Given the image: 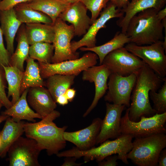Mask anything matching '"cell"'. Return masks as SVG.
I'll return each instance as SVG.
<instances>
[{"label":"cell","instance_id":"1","mask_svg":"<svg viewBox=\"0 0 166 166\" xmlns=\"http://www.w3.org/2000/svg\"><path fill=\"white\" fill-rule=\"evenodd\" d=\"M136 81L131 95L128 116L130 120L139 121L142 116L149 117L156 113L149 100L151 90L158 91L166 78L156 74L146 64L136 74Z\"/></svg>","mask_w":166,"mask_h":166},{"label":"cell","instance_id":"2","mask_svg":"<svg viewBox=\"0 0 166 166\" xmlns=\"http://www.w3.org/2000/svg\"><path fill=\"white\" fill-rule=\"evenodd\" d=\"M60 115L55 110L38 122H25L24 125L26 137L34 140L41 151L45 150L49 156L56 155L66 145L63 133L67 126L59 127L53 122Z\"/></svg>","mask_w":166,"mask_h":166},{"label":"cell","instance_id":"3","mask_svg":"<svg viewBox=\"0 0 166 166\" xmlns=\"http://www.w3.org/2000/svg\"><path fill=\"white\" fill-rule=\"evenodd\" d=\"M158 11L149 8L139 12L130 20L126 34L130 42L138 45H150L163 41V26L158 18Z\"/></svg>","mask_w":166,"mask_h":166},{"label":"cell","instance_id":"4","mask_svg":"<svg viewBox=\"0 0 166 166\" xmlns=\"http://www.w3.org/2000/svg\"><path fill=\"white\" fill-rule=\"evenodd\" d=\"M132 139L130 135L121 134L113 140H105L98 147H93L84 151L73 147L71 149L59 152L58 156L59 157H74L77 159L83 157L85 163L94 160L98 162L108 156L117 154L118 160L128 164L127 155L132 148Z\"/></svg>","mask_w":166,"mask_h":166},{"label":"cell","instance_id":"5","mask_svg":"<svg viewBox=\"0 0 166 166\" xmlns=\"http://www.w3.org/2000/svg\"><path fill=\"white\" fill-rule=\"evenodd\" d=\"M166 147L165 133L135 138L127 158L138 166H157L159 155Z\"/></svg>","mask_w":166,"mask_h":166},{"label":"cell","instance_id":"6","mask_svg":"<svg viewBox=\"0 0 166 166\" xmlns=\"http://www.w3.org/2000/svg\"><path fill=\"white\" fill-rule=\"evenodd\" d=\"M129 111L128 108L124 115L121 118V134L129 135L133 138H137L159 133H166V112L156 113L149 117L142 116L139 121L134 122L129 119Z\"/></svg>","mask_w":166,"mask_h":166},{"label":"cell","instance_id":"7","mask_svg":"<svg viewBox=\"0 0 166 166\" xmlns=\"http://www.w3.org/2000/svg\"><path fill=\"white\" fill-rule=\"evenodd\" d=\"M98 59L95 53L88 52L75 59L55 63H38L40 75L44 79L56 74L77 76L83 71L96 65Z\"/></svg>","mask_w":166,"mask_h":166},{"label":"cell","instance_id":"8","mask_svg":"<svg viewBox=\"0 0 166 166\" xmlns=\"http://www.w3.org/2000/svg\"><path fill=\"white\" fill-rule=\"evenodd\" d=\"M125 48L142 60L159 76L166 77V49L163 41L147 45H138L130 42Z\"/></svg>","mask_w":166,"mask_h":166},{"label":"cell","instance_id":"9","mask_svg":"<svg viewBox=\"0 0 166 166\" xmlns=\"http://www.w3.org/2000/svg\"><path fill=\"white\" fill-rule=\"evenodd\" d=\"M53 25L55 35L52 43L54 52L51 63H57L79 58V53L73 52L71 48V41L75 36L73 25H68L59 17Z\"/></svg>","mask_w":166,"mask_h":166},{"label":"cell","instance_id":"10","mask_svg":"<svg viewBox=\"0 0 166 166\" xmlns=\"http://www.w3.org/2000/svg\"><path fill=\"white\" fill-rule=\"evenodd\" d=\"M102 64L105 65L111 73L127 76L136 74L145 63L123 47L108 53Z\"/></svg>","mask_w":166,"mask_h":166},{"label":"cell","instance_id":"11","mask_svg":"<svg viewBox=\"0 0 166 166\" xmlns=\"http://www.w3.org/2000/svg\"><path fill=\"white\" fill-rule=\"evenodd\" d=\"M41 151L34 140L21 136L8 150L9 165L40 166L38 158Z\"/></svg>","mask_w":166,"mask_h":166},{"label":"cell","instance_id":"12","mask_svg":"<svg viewBox=\"0 0 166 166\" xmlns=\"http://www.w3.org/2000/svg\"><path fill=\"white\" fill-rule=\"evenodd\" d=\"M109 78L108 91L104 97L105 101L129 108L131 95L136 81V74L133 73L122 76L112 73Z\"/></svg>","mask_w":166,"mask_h":166},{"label":"cell","instance_id":"13","mask_svg":"<svg viewBox=\"0 0 166 166\" xmlns=\"http://www.w3.org/2000/svg\"><path fill=\"white\" fill-rule=\"evenodd\" d=\"M99 17L90 26L86 33L79 40L71 42V48L74 53L80 48L86 46L92 48L96 46V36L99 31L105 28L106 23L110 19L115 18H120L124 15L121 9H117L110 2L101 12Z\"/></svg>","mask_w":166,"mask_h":166},{"label":"cell","instance_id":"14","mask_svg":"<svg viewBox=\"0 0 166 166\" xmlns=\"http://www.w3.org/2000/svg\"><path fill=\"white\" fill-rule=\"evenodd\" d=\"M125 107L123 105L106 103V113L102 120L96 144H101L109 139H116L121 135V116Z\"/></svg>","mask_w":166,"mask_h":166},{"label":"cell","instance_id":"15","mask_svg":"<svg viewBox=\"0 0 166 166\" xmlns=\"http://www.w3.org/2000/svg\"><path fill=\"white\" fill-rule=\"evenodd\" d=\"M111 72L105 65H94L83 71L82 79L84 81L93 82L95 93L93 101L83 114L86 117L96 107L100 99L105 94L108 89L107 80Z\"/></svg>","mask_w":166,"mask_h":166},{"label":"cell","instance_id":"16","mask_svg":"<svg viewBox=\"0 0 166 166\" xmlns=\"http://www.w3.org/2000/svg\"><path fill=\"white\" fill-rule=\"evenodd\" d=\"M102 120L97 117L93 119L90 125L83 129L73 132L65 131L63 137L66 141L74 144L80 150H89L96 144Z\"/></svg>","mask_w":166,"mask_h":166},{"label":"cell","instance_id":"17","mask_svg":"<svg viewBox=\"0 0 166 166\" xmlns=\"http://www.w3.org/2000/svg\"><path fill=\"white\" fill-rule=\"evenodd\" d=\"M87 9L80 1L70 4L59 17L71 24L74 27L75 36L85 35L92 24L87 15Z\"/></svg>","mask_w":166,"mask_h":166},{"label":"cell","instance_id":"18","mask_svg":"<svg viewBox=\"0 0 166 166\" xmlns=\"http://www.w3.org/2000/svg\"><path fill=\"white\" fill-rule=\"evenodd\" d=\"M26 98L30 106L42 119L55 110L57 106L48 90L44 87L29 88Z\"/></svg>","mask_w":166,"mask_h":166},{"label":"cell","instance_id":"19","mask_svg":"<svg viewBox=\"0 0 166 166\" xmlns=\"http://www.w3.org/2000/svg\"><path fill=\"white\" fill-rule=\"evenodd\" d=\"M166 0H131L126 8L121 9L125 15L117 22L121 29V32L126 34L128 23L131 19L140 12L152 8L158 11L163 8Z\"/></svg>","mask_w":166,"mask_h":166},{"label":"cell","instance_id":"20","mask_svg":"<svg viewBox=\"0 0 166 166\" xmlns=\"http://www.w3.org/2000/svg\"><path fill=\"white\" fill-rule=\"evenodd\" d=\"M0 27L6 44V49L11 55L14 52L15 36L22 24L17 18L14 8L0 11Z\"/></svg>","mask_w":166,"mask_h":166},{"label":"cell","instance_id":"21","mask_svg":"<svg viewBox=\"0 0 166 166\" xmlns=\"http://www.w3.org/2000/svg\"><path fill=\"white\" fill-rule=\"evenodd\" d=\"M6 120L4 127L0 132L1 158H4L6 156L11 145L24 133V121L15 122L10 117Z\"/></svg>","mask_w":166,"mask_h":166},{"label":"cell","instance_id":"22","mask_svg":"<svg viewBox=\"0 0 166 166\" xmlns=\"http://www.w3.org/2000/svg\"><path fill=\"white\" fill-rule=\"evenodd\" d=\"M28 89H26L19 99L10 108L6 109L2 114L11 117L16 122L26 120L34 122L35 118L42 119V117L32 110L28 105L26 98Z\"/></svg>","mask_w":166,"mask_h":166},{"label":"cell","instance_id":"23","mask_svg":"<svg viewBox=\"0 0 166 166\" xmlns=\"http://www.w3.org/2000/svg\"><path fill=\"white\" fill-rule=\"evenodd\" d=\"M25 30L29 45L39 42L52 43L55 30L53 24L42 23L26 24Z\"/></svg>","mask_w":166,"mask_h":166},{"label":"cell","instance_id":"24","mask_svg":"<svg viewBox=\"0 0 166 166\" xmlns=\"http://www.w3.org/2000/svg\"><path fill=\"white\" fill-rule=\"evenodd\" d=\"M26 3L30 7L49 17L53 24L70 4L65 0H32Z\"/></svg>","mask_w":166,"mask_h":166},{"label":"cell","instance_id":"25","mask_svg":"<svg viewBox=\"0 0 166 166\" xmlns=\"http://www.w3.org/2000/svg\"><path fill=\"white\" fill-rule=\"evenodd\" d=\"M130 42V39L126 34L117 32L112 39L102 45L92 48L82 47L79 49L82 51H91L95 53L98 56L101 65L108 53Z\"/></svg>","mask_w":166,"mask_h":166},{"label":"cell","instance_id":"26","mask_svg":"<svg viewBox=\"0 0 166 166\" xmlns=\"http://www.w3.org/2000/svg\"><path fill=\"white\" fill-rule=\"evenodd\" d=\"M27 64L21 83V95L26 89L35 87H44L45 82L41 77L38 63L29 56L26 60Z\"/></svg>","mask_w":166,"mask_h":166},{"label":"cell","instance_id":"27","mask_svg":"<svg viewBox=\"0 0 166 166\" xmlns=\"http://www.w3.org/2000/svg\"><path fill=\"white\" fill-rule=\"evenodd\" d=\"M76 76L74 75L56 74L46 79L45 86L55 102L58 97L65 94L74 84Z\"/></svg>","mask_w":166,"mask_h":166},{"label":"cell","instance_id":"28","mask_svg":"<svg viewBox=\"0 0 166 166\" xmlns=\"http://www.w3.org/2000/svg\"><path fill=\"white\" fill-rule=\"evenodd\" d=\"M21 26L18 34L17 48L10 57V66H15L24 72V62L29 56L30 46L25 34V25Z\"/></svg>","mask_w":166,"mask_h":166},{"label":"cell","instance_id":"29","mask_svg":"<svg viewBox=\"0 0 166 166\" xmlns=\"http://www.w3.org/2000/svg\"><path fill=\"white\" fill-rule=\"evenodd\" d=\"M14 8L17 18L22 24L42 23L53 24L49 17L30 7L26 2L20 3Z\"/></svg>","mask_w":166,"mask_h":166},{"label":"cell","instance_id":"30","mask_svg":"<svg viewBox=\"0 0 166 166\" xmlns=\"http://www.w3.org/2000/svg\"><path fill=\"white\" fill-rule=\"evenodd\" d=\"M1 65L5 71L8 85L7 96L8 98L11 97L13 105L20 97V86L24 72L14 66Z\"/></svg>","mask_w":166,"mask_h":166},{"label":"cell","instance_id":"31","mask_svg":"<svg viewBox=\"0 0 166 166\" xmlns=\"http://www.w3.org/2000/svg\"><path fill=\"white\" fill-rule=\"evenodd\" d=\"M54 51V47L51 43L38 42L30 46L29 56L39 62L51 63Z\"/></svg>","mask_w":166,"mask_h":166},{"label":"cell","instance_id":"32","mask_svg":"<svg viewBox=\"0 0 166 166\" xmlns=\"http://www.w3.org/2000/svg\"><path fill=\"white\" fill-rule=\"evenodd\" d=\"M158 91L157 93L151 90L149 97L153 103V108L156 113L162 114L166 112V80Z\"/></svg>","mask_w":166,"mask_h":166},{"label":"cell","instance_id":"33","mask_svg":"<svg viewBox=\"0 0 166 166\" xmlns=\"http://www.w3.org/2000/svg\"><path fill=\"white\" fill-rule=\"evenodd\" d=\"M91 12L92 23L98 18L103 9L107 6L109 0H80Z\"/></svg>","mask_w":166,"mask_h":166},{"label":"cell","instance_id":"34","mask_svg":"<svg viewBox=\"0 0 166 166\" xmlns=\"http://www.w3.org/2000/svg\"><path fill=\"white\" fill-rule=\"evenodd\" d=\"M6 80L4 69L0 64V101L6 109L10 108L13 105L7 97L5 89Z\"/></svg>","mask_w":166,"mask_h":166},{"label":"cell","instance_id":"35","mask_svg":"<svg viewBox=\"0 0 166 166\" xmlns=\"http://www.w3.org/2000/svg\"><path fill=\"white\" fill-rule=\"evenodd\" d=\"M3 34L0 27V64L4 66H10L11 54L4 46Z\"/></svg>","mask_w":166,"mask_h":166},{"label":"cell","instance_id":"36","mask_svg":"<svg viewBox=\"0 0 166 166\" xmlns=\"http://www.w3.org/2000/svg\"><path fill=\"white\" fill-rule=\"evenodd\" d=\"M32 0H1L0 1V11L13 9L17 5L27 2Z\"/></svg>","mask_w":166,"mask_h":166},{"label":"cell","instance_id":"37","mask_svg":"<svg viewBox=\"0 0 166 166\" xmlns=\"http://www.w3.org/2000/svg\"><path fill=\"white\" fill-rule=\"evenodd\" d=\"M118 160L117 155L114 154L105 157L102 161L98 162L99 166H116L118 165L117 160Z\"/></svg>","mask_w":166,"mask_h":166},{"label":"cell","instance_id":"38","mask_svg":"<svg viewBox=\"0 0 166 166\" xmlns=\"http://www.w3.org/2000/svg\"><path fill=\"white\" fill-rule=\"evenodd\" d=\"M117 8L124 9L126 8L129 2V0H109Z\"/></svg>","mask_w":166,"mask_h":166},{"label":"cell","instance_id":"39","mask_svg":"<svg viewBox=\"0 0 166 166\" xmlns=\"http://www.w3.org/2000/svg\"><path fill=\"white\" fill-rule=\"evenodd\" d=\"M64 159V163L61 165V166H80L83 163H77L76 161L77 159L74 157H66Z\"/></svg>","mask_w":166,"mask_h":166},{"label":"cell","instance_id":"40","mask_svg":"<svg viewBox=\"0 0 166 166\" xmlns=\"http://www.w3.org/2000/svg\"><path fill=\"white\" fill-rule=\"evenodd\" d=\"M158 166H166V149L164 148L160 152L158 158Z\"/></svg>","mask_w":166,"mask_h":166},{"label":"cell","instance_id":"41","mask_svg":"<svg viewBox=\"0 0 166 166\" xmlns=\"http://www.w3.org/2000/svg\"><path fill=\"white\" fill-rule=\"evenodd\" d=\"M76 91L73 89L70 88L68 89L66 91L65 94L69 101H72L75 96Z\"/></svg>","mask_w":166,"mask_h":166},{"label":"cell","instance_id":"42","mask_svg":"<svg viewBox=\"0 0 166 166\" xmlns=\"http://www.w3.org/2000/svg\"><path fill=\"white\" fill-rule=\"evenodd\" d=\"M56 102L61 105L64 106L68 104L69 101L64 94L58 97Z\"/></svg>","mask_w":166,"mask_h":166},{"label":"cell","instance_id":"43","mask_svg":"<svg viewBox=\"0 0 166 166\" xmlns=\"http://www.w3.org/2000/svg\"><path fill=\"white\" fill-rule=\"evenodd\" d=\"M157 15L158 18L161 21L166 18V6L158 11L157 13Z\"/></svg>","mask_w":166,"mask_h":166},{"label":"cell","instance_id":"44","mask_svg":"<svg viewBox=\"0 0 166 166\" xmlns=\"http://www.w3.org/2000/svg\"><path fill=\"white\" fill-rule=\"evenodd\" d=\"M9 117L8 116L2 114L0 116V124L3 121L6 120V119Z\"/></svg>","mask_w":166,"mask_h":166},{"label":"cell","instance_id":"45","mask_svg":"<svg viewBox=\"0 0 166 166\" xmlns=\"http://www.w3.org/2000/svg\"><path fill=\"white\" fill-rule=\"evenodd\" d=\"M70 4L74 3L80 1V0H65Z\"/></svg>","mask_w":166,"mask_h":166},{"label":"cell","instance_id":"46","mask_svg":"<svg viewBox=\"0 0 166 166\" xmlns=\"http://www.w3.org/2000/svg\"><path fill=\"white\" fill-rule=\"evenodd\" d=\"M3 106V104H2V103L0 101V111L2 107V106Z\"/></svg>","mask_w":166,"mask_h":166},{"label":"cell","instance_id":"47","mask_svg":"<svg viewBox=\"0 0 166 166\" xmlns=\"http://www.w3.org/2000/svg\"><path fill=\"white\" fill-rule=\"evenodd\" d=\"M1 145V138H0V146Z\"/></svg>","mask_w":166,"mask_h":166},{"label":"cell","instance_id":"48","mask_svg":"<svg viewBox=\"0 0 166 166\" xmlns=\"http://www.w3.org/2000/svg\"><path fill=\"white\" fill-rule=\"evenodd\" d=\"M1 0H0V1H1Z\"/></svg>","mask_w":166,"mask_h":166}]
</instances>
